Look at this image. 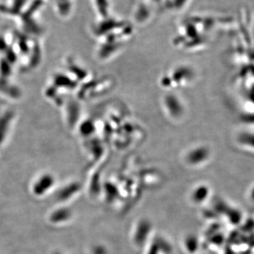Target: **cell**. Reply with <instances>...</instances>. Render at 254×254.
Listing matches in <instances>:
<instances>
[{"label":"cell","mask_w":254,"mask_h":254,"mask_svg":"<svg viewBox=\"0 0 254 254\" xmlns=\"http://www.w3.org/2000/svg\"></svg>","instance_id":"cell-2"},{"label":"cell","mask_w":254,"mask_h":254,"mask_svg":"<svg viewBox=\"0 0 254 254\" xmlns=\"http://www.w3.org/2000/svg\"><path fill=\"white\" fill-rule=\"evenodd\" d=\"M248 198L254 204V185L249 190Z\"/></svg>","instance_id":"cell-1"}]
</instances>
